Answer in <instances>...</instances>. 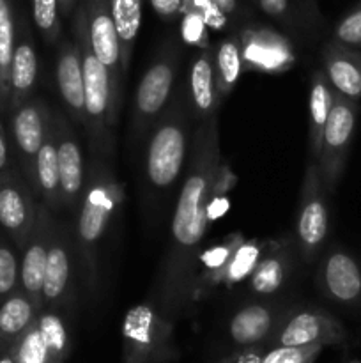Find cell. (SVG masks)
<instances>
[{
	"label": "cell",
	"mask_w": 361,
	"mask_h": 363,
	"mask_svg": "<svg viewBox=\"0 0 361 363\" xmlns=\"http://www.w3.org/2000/svg\"><path fill=\"white\" fill-rule=\"evenodd\" d=\"M219 172L218 117L212 116L198 123L191 138L186 176L173 208L170 245L152 296V303L170 321L180 318L191 305L195 269L200 245L211 222V204Z\"/></svg>",
	"instance_id": "6da1fadb"
},
{
	"label": "cell",
	"mask_w": 361,
	"mask_h": 363,
	"mask_svg": "<svg viewBox=\"0 0 361 363\" xmlns=\"http://www.w3.org/2000/svg\"><path fill=\"white\" fill-rule=\"evenodd\" d=\"M120 202L122 190L110 169L108 160L92 155L87 169V183L74 213L76 218L73 225L78 268L91 296H96L99 287V250Z\"/></svg>",
	"instance_id": "7a4b0ae2"
},
{
	"label": "cell",
	"mask_w": 361,
	"mask_h": 363,
	"mask_svg": "<svg viewBox=\"0 0 361 363\" xmlns=\"http://www.w3.org/2000/svg\"><path fill=\"white\" fill-rule=\"evenodd\" d=\"M191 123H195V119L188 94V82L179 80L172 99L144 142L145 183L152 195L168 197L186 169Z\"/></svg>",
	"instance_id": "3957f363"
},
{
	"label": "cell",
	"mask_w": 361,
	"mask_h": 363,
	"mask_svg": "<svg viewBox=\"0 0 361 363\" xmlns=\"http://www.w3.org/2000/svg\"><path fill=\"white\" fill-rule=\"evenodd\" d=\"M73 39L78 45L81 57L85 133L91 142L92 155L108 160L113 149V131H115L119 112L113 106L108 71L92 52V46L88 43L87 23H85V13L81 4H78L73 14Z\"/></svg>",
	"instance_id": "277c9868"
},
{
	"label": "cell",
	"mask_w": 361,
	"mask_h": 363,
	"mask_svg": "<svg viewBox=\"0 0 361 363\" xmlns=\"http://www.w3.org/2000/svg\"><path fill=\"white\" fill-rule=\"evenodd\" d=\"M179 46L173 41L165 43L145 69L131 108V142L144 144L149 131L172 99L179 82L180 71Z\"/></svg>",
	"instance_id": "5b68a950"
},
{
	"label": "cell",
	"mask_w": 361,
	"mask_h": 363,
	"mask_svg": "<svg viewBox=\"0 0 361 363\" xmlns=\"http://www.w3.org/2000/svg\"><path fill=\"white\" fill-rule=\"evenodd\" d=\"M120 337L124 363H173L179 358L173 321L165 318L152 300L126 312Z\"/></svg>",
	"instance_id": "8992f818"
},
{
	"label": "cell",
	"mask_w": 361,
	"mask_h": 363,
	"mask_svg": "<svg viewBox=\"0 0 361 363\" xmlns=\"http://www.w3.org/2000/svg\"><path fill=\"white\" fill-rule=\"evenodd\" d=\"M360 105L357 101L345 98L335 91L333 105L322 131L321 152L317 165L321 170L322 183L328 194H333L345 169L347 156L353 145L354 131H356Z\"/></svg>",
	"instance_id": "52a82bcc"
},
{
	"label": "cell",
	"mask_w": 361,
	"mask_h": 363,
	"mask_svg": "<svg viewBox=\"0 0 361 363\" xmlns=\"http://www.w3.org/2000/svg\"><path fill=\"white\" fill-rule=\"evenodd\" d=\"M329 230L328 190L322 183L321 170L315 162H308L304 170L301 201L296 218V238L301 259L314 262L321 254Z\"/></svg>",
	"instance_id": "ba28073f"
},
{
	"label": "cell",
	"mask_w": 361,
	"mask_h": 363,
	"mask_svg": "<svg viewBox=\"0 0 361 363\" xmlns=\"http://www.w3.org/2000/svg\"><path fill=\"white\" fill-rule=\"evenodd\" d=\"M76 266L73 225L55 220L48 259H46L45 279H42V308H52L67 314L74 298Z\"/></svg>",
	"instance_id": "9c48e42d"
},
{
	"label": "cell",
	"mask_w": 361,
	"mask_h": 363,
	"mask_svg": "<svg viewBox=\"0 0 361 363\" xmlns=\"http://www.w3.org/2000/svg\"><path fill=\"white\" fill-rule=\"evenodd\" d=\"M347 332L342 323L321 308H289L265 346H342Z\"/></svg>",
	"instance_id": "30bf717a"
},
{
	"label": "cell",
	"mask_w": 361,
	"mask_h": 363,
	"mask_svg": "<svg viewBox=\"0 0 361 363\" xmlns=\"http://www.w3.org/2000/svg\"><path fill=\"white\" fill-rule=\"evenodd\" d=\"M53 110L41 98L32 96L30 99L9 113L11 145L18 160V169L21 170L27 183L34 191V165L38 152L45 142L48 126L52 123Z\"/></svg>",
	"instance_id": "8fae6325"
},
{
	"label": "cell",
	"mask_w": 361,
	"mask_h": 363,
	"mask_svg": "<svg viewBox=\"0 0 361 363\" xmlns=\"http://www.w3.org/2000/svg\"><path fill=\"white\" fill-rule=\"evenodd\" d=\"M80 4L85 13L88 43L92 46V52L108 71L113 106L119 112L126 73L122 67V50H120L119 35H117L112 14H110L108 0H81Z\"/></svg>",
	"instance_id": "7c38bea8"
},
{
	"label": "cell",
	"mask_w": 361,
	"mask_h": 363,
	"mask_svg": "<svg viewBox=\"0 0 361 363\" xmlns=\"http://www.w3.org/2000/svg\"><path fill=\"white\" fill-rule=\"evenodd\" d=\"M35 199L20 169L13 167L0 174V229L20 252L38 216L39 204Z\"/></svg>",
	"instance_id": "4fadbf2b"
},
{
	"label": "cell",
	"mask_w": 361,
	"mask_h": 363,
	"mask_svg": "<svg viewBox=\"0 0 361 363\" xmlns=\"http://www.w3.org/2000/svg\"><path fill=\"white\" fill-rule=\"evenodd\" d=\"M57 130V158L60 177V209L74 215L87 183L84 149L71 119L62 110H53Z\"/></svg>",
	"instance_id": "5bb4252c"
},
{
	"label": "cell",
	"mask_w": 361,
	"mask_h": 363,
	"mask_svg": "<svg viewBox=\"0 0 361 363\" xmlns=\"http://www.w3.org/2000/svg\"><path fill=\"white\" fill-rule=\"evenodd\" d=\"M289 308L287 305L273 301H251L237 308L227 325L232 353L265 346Z\"/></svg>",
	"instance_id": "9a60e30c"
},
{
	"label": "cell",
	"mask_w": 361,
	"mask_h": 363,
	"mask_svg": "<svg viewBox=\"0 0 361 363\" xmlns=\"http://www.w3.org/2000/svg\"><path fill=\"white\" fill-rule=\"evenodd\" d=\"M317 287L328 300L342 307H361V266L343 248H333L317 269Z\"/></svg>",
	"instance_id": "2e32d148"
},
{
	"label": "cell",
	"mask_w": 361,
	"mask_h": 363,
	"mask_svg": "<svg viewBox=\"0 0 361 363\" xmlns=\"http://www.w3.org/2000/svg\"><path fill=\"white\" fill-rule=\"evenodd\" d=\"M53 215L45 204H39L34 227L20 252V287L28 294L35 307L42 308V279H45L46 259L52 241Z\"/></svg>",
	"instance_id": "e0dca14e"
},
{
	"label": "cell",
	"mask_w": 361,
	"mask_h": 363,
	"mask_svg": "<svg viewBox=\"0 0 361 363\" xmlns=\"http://www.w3.org/2000/svg\"><path fill=\"white\" fill-rule=\"evenodd\" d=\"M38 53L25 14L16 18V43L9 69V113L34 96L38 82Z\"/></svg>",
	"instance_id": "ac0fdd59"
},
{
	"label": "cell",
	"mask_w": 361,
	"mask_h": 363,
	"mask_svg": "<svg viewBox=\"0 0 361 363\" xmlns=\"http://www.w3.org/2000/svg\"><path fill=\"white\" fill-rule=\"evenodd\" d=\"M57 89L64 103L71 123L84 126L85 99H84V74H81V57L74 39H60L57 48L55 62Z\"/></svg>",
	"instance_id": "d6986e66"
},
{
	"label": "cell",
	"mask_w": 361,
	"mask_h": 363,
	"mask_svg": "<svg viewBox=\"0 0 361 363\" xmlns=\"http://www.w3.org/2000/svg\"><path fill=\"white\" fill-rule=\"evenodd\" d=\"M322 71L338 94L361 99V50L329 41L322 50Z\"/></svg>",
	"instance_id": "ffe728a7"
},
{
	"label": "cell",
	"mask_w": 361,
	"mask_h": 363,
	"mask_svg": "<svg viewBox=\"0 0 361 363\" xmlns=\"http://www.w3.org/2000/svg\"><path fill=\"white\" fill-rule=\"evenodd\" d=\"M188 94H190L195 123L198 124L209 117L216 116L222 98L216 91L214 50L209 45L204 46L191 62L190 78H188Z\"/></svg>",
	"instance_id": "44dd1931"
},
{
	"label": "cell",
	"mask_w": 361,
	"mask_h": 363,
	"mask_svg": "<svg viewBox=\"0 0 361 363\" xmlns=\"http://www.w3.org/2000/svg\"><path fill=\"white\" fill-rule=\"evenodd\" d=\"M34 194L41 199L50 211H62L60 209V177H59V158H57V130L55 117L48 126L45 142L38 152L34 165Z\"/></svg>",
	"instance_id": "7402d4cb"
},
{
	"label": "cell",
	"mask_w": 361,
	"mask_h": 363,
	"mask_svg": "<svg viewBox=\"0 0 361 363\" xmlns=\"http://www.w3.org/2000/svg\"><path fill=\"white\" fill-rule=\"evenodd\" d=\"M243 241L244 238L241 234H232L225 241L209 248L207 252H200L197 269H195L193 287H191V303L204 298L209 291L219 286L227 262L230 261L232 254Z\"/></svg>",
	"instance_id": "603a6c76"
},
{
	"label": "cell",
	"mask_w": 361,
	"mask_h": 363,
	"mask_svg": "<svg viewBox=\"0 0 361 363\" xmlns=\"http://www.w3.org/2000/svg\"><path fill=\"white\" fill-rule=\"evenodd\" d=\"M39 308L21 287L0 301V354L7 353L35 321Z\"/></svg>",
	"instance_id": "cb8c5ba5"
},
{
	"label": "cell",
	"mask_w": 361,
	"mask_h": 363,
	"mask_svg": "<svg viewBox=\"0 0 361 363\" xmlns=\"http://www.w3.org/2000/svg\"><path fill=\"white\" fill-rule=\"evenodd\" d=\"M333 94L335 89L326 78L324 71L317 69L311 77L310 85V128H308V155L310 162L317 163L319 152H321L322 131H324L326 121H328L329 110L333 105Z\"/></svg>",
	"instance_id": "d4e9b609"
},
{
	"label": "cell",
	"mask_w": 361,
	"mask_h": 363,
	"mask_svg": "<svg viewBox=\"0 0 361 363\" xmlns=\"http://www.w3.org/2000/svg\"><path fill=\"white\" fill-rule=\"evenodd\" d=\"M290 257L285 248H278L269 254H262L253 272L248 277V289L258 298L275 296L285 286L289 275Z\"/></svg>",
	"instance_id": "484cf974"
},
{
	"label": "cell",
	"mask_w": 361,
	"mask_h": 363,
	"mask_svg": "<svg viewBox=\"0 0 361 363\" xmlns=\"http://www.w3.org/2000/svg\"><path fill=\"white\" fill-rule=\"evenodd\" d=\"M324 346H257L236 351L218 363H315Z\"/></svg>",
	"instance_id": "4316f807"
},
{
	"label": "cell",
	"mask_w": 361,
	"mask_h": 363,
	"mask_svg": "<svg viewBox=\"0 0 361 363\" xmlns=\"http://www.w3.org/2000/svg\"><path fill=\"white\" fill-rule=\"evenodd\" d=\"M110 14H112L113 25H115L117 35L122 50V67L127 73L133 55L134 41L142 27V7L144 0H108Z\"/></svg>",
	"instance_id": "83f0119b"
},
{
	"label": "cell",
	"mask_w": 361,
	"mask_h": 363,
	"mask_svg": "<svg viewBox=\"0 0 361 363\" xmlns=\"http://www.w3.org/2000/svg\"><path fill=\"white\" fill-rule=\"evenodd\" d=\"M16 43L13 0H0V112L9 113V69Z\"/></svg>",
	"instance_id": "f1b7e54d"
},
{
	"label": "cell",
	"mask_w": 361,
	"mask_h": 363,
	"mask_svg": "<svg viewBox=\"0 0 361 363\" xmlns=\"http://www.w3.org/2000/svg\"><path fill=\"white\" fill-rule=\"evenodd\" d=\"M216 66V91L219 98L232 92L243 73V43L241 38H227L218 45L214 52Z\"/></svg>",
	"instance_id": "f546056e"
},
{
	"label": "cell",
	"mask_w": 361,
	"mask_h": 363,
	"mask_svg": "<svg viewBox=\"0 0 361 363\" xmlns=\"http://www.w3.org/2000/svg\"><path fill=\"white\" fill-rule=\"evenodd\" d=\"M39 332L48 346L50 358L66 363L73 347L71 339V328L67 325L66 312L52 311V308H41L35 318Z\"/></svg>",
	"instance_id": "4dcf8cb0"
},
{
	"label": "cell",
	"mask_w": 361,
	"mask_h": 363,
	"mask_svg": "<svg viewBox=\"0 0 361 363\" xmlns=\"http://www.w3.org/2000/svg\"><path fill=\"white\" fill-rule=\"evenodd\" d=\"M264 248L265 245L257 240L243 241L239 245V248L232 254L230 261L227 262L219 286H232V284L246 280L250 277V273L253 272L258 259L264 254Z\"/></svg>",
	"instance_id": "1f68e13d"
},
{
	"label": "cell",
	"mask_w": 361,
	"mask_h": 363,
	"mask_svg": "<svg viewBox=\"0 0 361 363\" xmlns=\"http://www.w3.org/2000/svg\"><path fill=\"white\" fill-rule=\"evenodd\" d=\"M32 18L48 45H59L62 39V18L59 14L57 0H30Z\"/></svg>",
	"instance_id": "d6a6232c"
},
{
	"label": "cell",
	"mask_w": 361,
	"mask_h": 363,
	"mask_svg": "<svg viewBox=\"0 0 361 363\" xmlns=\"http://www.w3.org/2000/svg\"><path fill=\"white\" fill-rule=\"evenodd\" d=\"M14 363H46L50 358L48 346L42 339L35 321L21 333L20 339L9 350Z\"/></svg>",
	"instance_id": "836d02e7"
},
{
	"label": "cell",
	"mask_w": 361,
	"mask_h": 363,
	"mask_svg": "<svg viewBox=\"0 0 361 363\" xmlns=\"http://www.w3.org/2000/svg\"><path fill=\"white\" fill-rule=\"evenodd\" d=\"M13 241L0 229V301L20 287V259Z\"/></svg>",
	"instance_id": "e575fe53"
},
{
	"label": "cell",
	"mask_w": 361,
	"mask_h": 363,
	"mask_svg": "<svg viewBox=\"0 0 361 363\" xmlns=\"http://www.w3.org/2000/svg\"><path fill=\"white\" fill-rule=\"evenodd\" d=\"M333 41L361 50V2L335 25Z\"/></svg>",
	"instance_id": "d590c367"
},
{
	"label": "cell",
	"mask_w": 361,
	"mask_h": 363,
	"mask_svg": "<svg viewBox=\"0 0 361 363\" xmlns=\"http://www.w3.org/2000/svg\"><path fill=\"white\" fill-rule=\"evenodd\" d=\"M255 4L265 16L280 21L285 27H296L297 11L296 6H292V0H255Z\"/></svg>",
	"instance_id": "8d00e7d4"
},
{
	"label": "cell",
	"mask_w": 361,
	"mask_h": 363,
	"mask_svg": "<svg viewBox=\"0 0 361 363\" xmlns=\"http://www.w3.org/2000/svg\"><path fill=\"white\" fill-rule=\"evenodd\" d=\"M161 20L172 21L184 11V0H149Z\"/></svg>",
	"instance_id": "74e56055"
},
{
	"label": "cell",
	"mask_w": 361,
	"mask_h": 363,
	"mask_svg": "<svg viewBox=\"0 0 361 363\" xmlns=\"http://www.w3.org/2000/svg\"><path fill=\"white\" fill-rule=\"evenodd\" d=\"M13 167V147H11V140L7 138L6 130L0 123V174L7 172Z\"/></svg>",
	"instance_id": "f35d334b"
},
{
	"label": "cell",
	"mask_w": 361,
	"mask_h": 363,
	"mask_svg": "<svg viewBox=\"0 0 361 363\" xmlns=\"http://www.w3.org/2000/svg\"><path fill=\"white\" fill-rule=\"evenodd\" d=\"M225 16H236L239 13V2L237 0H211Z\"/></svg>",
	"instance_id": "ab89813d"
},
{
	"label": "cell",
	"mask_w": 361,
	"mask_h": 363,
	"mask_svg": "<svg viewBox=\"0 0 361 363\" xmlns=\"http://www.w3.org/2000/svg\"><path fill=\"white\" fill-rule=\"evenodd\" d=\"M57 4H59V14L62 20L73 18L74 9L78 6V0H57Z\"/></svg>",
	"instance_id": "60d3db41"
},
{
	"label": "cell",
	"mask_w": 361,
	"mask_h": 363,
	"mask_svg": "<svg viewBox=\"0 0 361 363\" xmlns=\"http://www.w3.org/2000/svg\"><path fill=\"white\" fill-rule=\"evenodd\" d=\"M0 363H14V358L11 357L9 351H7V353L0 354Z\"/></svg>",
	"instance_id": "b9f144b4"
},
{
	"label": "cell",
	"mask_w": 361,
	"mask_h": 363,
	"mask_svg": "<svg viewBox=\"0 0 361 363\" xmlns=\"http://www.w3.org/2000/svg\"><path fill=\"white\" fill-rule=\"evenodd\" d=\"M46 363H62V362L55 360V358H48V362H46Z\"/></svg>",
	"instance_id": "7bdbcfd3"
},
{
	"label": "cell",
	"mask_w": 361,
	"mask_h": 363,
	"mask_svg": "<svg viewBox=\"0 0 361 363\" xmlns=\"http://www.w3.org/2000/svg\"><path fill=\"white\" fill-rule=\"evenodd\" d=\"M347 363H360V362H356V360H353V362H347Z\"/></svg>",
	"instance_id": "ee69618b"
}]
</instances>
